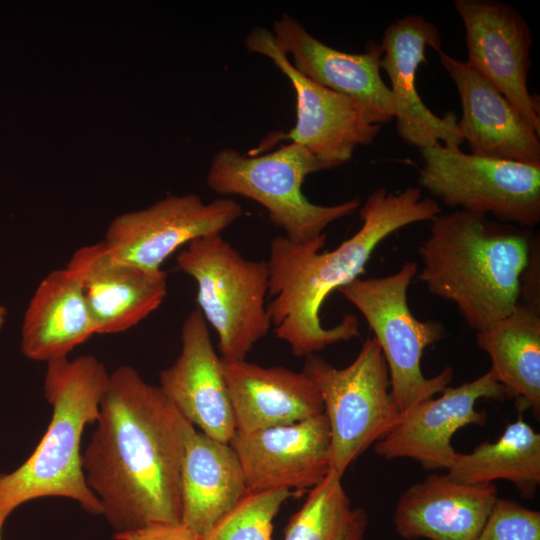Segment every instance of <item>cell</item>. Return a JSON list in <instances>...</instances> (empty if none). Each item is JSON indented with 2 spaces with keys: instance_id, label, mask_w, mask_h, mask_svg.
Masks as SVG:
<instances>
[{
  "instance_id": "25",
  "label": "cell",
  "mask_w": 540,
  "mask_h": 540,
  "mask_svg": "<svg viewBox=\"0 0 540 540\" xmlns=\"http://www.w3.org/2000/svg\"><path fill=\"white\" fill-rule=\"evenodd\" d=\"M446 474L470 485L507 480L524 498H532L540 484V434L519 415L495 442L457 452Z\"/></svg>"
},
{
  "instance_id": "2",
  "label": "cell",
  "mask_w": 540,
  "mask_h": 540,
  "mask_svg": "<svg viewBox=\"0 0 540 540\" xmlns=\"http://www.w3.org/2000/svg\"><path fill=\"white\" fill-rule=\"evenodd\" d=\"M441 213L438 202L423 197L419 187L398 193L375 189L361 206L362 225L332 251L321 252L327 234L307 243L275 236L267 261L271 302L267 305L275 336L286 342L296 357L317 354L328 346L360 335L358 318L345 314L332 327H324L320 311L326 298L363 273L376 247L395 231L431 221Z\"/></svg>"
},
{
  "instance_id": "12",
  "label": "cell",
  "mask_w": 540,
  "mask_h": 540,
  "mask_svg": "<svg viewBox=\"0 0 540 540\" xmlns=\"http://www.w3.org/2000/svg\"><path fill=\"white\" fill-rule=\"evenodd\" d=\"M466 61L489 80L540 135L539 100L528 89L532 34L520 12L497 0H456Z\"/></svg>"
},
{
  "instance_id": "4",
  "label": "cell",
  "mask_w": 540,
  "mask_h": 540,
  "mask_svg": "<svg viewBox=\"0 0 540 540\" xmlns=\"http://www.w3.org/2000/svg\"><path fill=\"white\" fill-rule=\"evenodd\" d=\"M109 374L93 355L47 362L43 390L51 420L29 458L0 475V523L18 506L42 497H64L90 514H102L100 501L86 483L80 450L86 426L98 419Z\"/></svg>"
},
{
  "instance_id": "13",
  "label": "cell",
  "mask_w": 540,
  "mask_h": 540,
  "mask_svg": "<svg viewBox=\"0 0 540 540\" xmlns=\"http://www.w3.org/2000/svg\"><path fill=\"white\" fill-rule=\"evenodd\" d=\"M507 397V390L490 370L473 381L446 387L441 396L402 412L394 428L375 443L374 452L385 459L411 458L428 470H447L457 453L452 436L462 427L483 425L487 420L484 411L476 410V402Z\"/></svg>"
},
{
  "instance_id": "22",
  "label": "cell",
  "mask_w": 540,
  "mask_h": 540,
  "mask_svg": "<svg viewBox=\"0 0 540 540\" xmlns=\"http://www.w3.org/2000/svg\"><path fill=\"white\" fill-rule=\"evenodd\" d=\"M248 492L229 443L188 426L181 466V522L202 537Z\"/></svg>"
},
{
  "instance_id": "24",
  "label": "cell",
  "mask_w": 540,
  "mask_h": 540,
  "mask_svg": "<svg viewBox=\"0 0 540 540\" xmlns=\"http://www.w3.org/2000/svg\"><path fill=\"white\" fill-rule=\"evenodd\" d=\"M495 379L518 408L540 414V304L520 301L504 318L476 334Z\"/></svg>"
},
{
  "instance_id": "9",
  "label": "cell",
  "mask_w": 540,
  "mask_h": 540,
  "mask_svg": "<svg viewBox=\"0 0 540 540\" xmlns=\"http://www.w3.org/2000/svg\"><path fill=\"white\" fill-rule=\"evenodd\" d=\"M420 154L419 188L445 205L523 228L540 221V166L467 154L443 143Z\"/></svg>"
},
{
  "instance_id": "23",
  "label": "cell",
  "mask_w": 540,
  "mask_h": 540,
  "mask_svg": "<svg viewBox=\"0 0 540 540\" xmlns=\"http://www.w3.org/2000/svg\"><path fill=\"white\" fill-rule=\"evenodd\" d=\"M96 334L82 285L67 267L49 273L39 283L26 309L21 351L29 359L67 357Z\"/></svg>"
},
{
  "instance_id": "1",
  "label": "cell",
  "mask_w": 540,
  "mask_h": 540,
  "mask_svg": "<svg viewBox=\"0 0 540 540\" xmlns=\"http://www.w3.org/2000/svg\"><path fill=\"white\" fill-rule=\"evenodd\" d=\"M189 425L159 386L132 366L109 374L82 467L114 533L181 522L180 477Z\"/></svg>"
},
{
  "instance_id": "15",
  "label": "cell",
  "mask_w": 540,
  "mask_h": 540,
  "mask_svg": "<svg viewBox=\"0 0 540 540\" xmlns=\"http://www.w3.org/2000/svg\"><path fill=\"white\" fill-rule=\"evenodd\" d=\"M380 66L390 81L398 136L411 146L423 149L437 143L460 146L464 140L456 116L434 114L416 88V74L426 61V48L441 50L442 36L437 26L419 14H410L391 23L384 31Z\"/></svg>"
},
{
  "instance_id": "20",
  "label": "cell",
  "mask_w": 540,
  "mask_h": 540,
  "mask_svg": "<svg viewBox=\"0 0 540 540\" xmlns=\"http://www.w3.org/2000/svg\"><path fill=\"white\" fill-rule=\"evenodd\" d=\"M497 499L493 483L470 485L432 473L400 495L393 523L408 540H475Z\"/></svg>"
},
{
  "instance_id": "8",
  "label": "cell",
  "mask_w": 540,
  "mask_h": 540,
  "mask_svg": "<svg viewBox=\"0 0 540 540\" xmlns=\"http://www.w3.org/2000/svg\"><path fill=\"white\" fill-rule=\"evenodd\" d=\"M302 371L322 399L330 430L331 471L343 476L401 418L390 390L385 358L372 336L366 338L348 366L336 368L318 354H311L305 357Z\"/></svg>"
},
{
  "instance_id": "5",
  "label": "cell",
  "mask_w": 540,
  "mask_h": 540,
  "mask_svg": "<svg viewBox=\"0 0 540 540\" xmlns=\"http://www.w3.org/2000/svg\"><path fill=\"white\" fill-rule=\"evenodd\" d=\"M327 169L325 163L296 143L263 155H245L225 147L212 158L206 184L219 195L256 201L287 239L307 243L361 205L359 197L335 205H318L307 199L302 192L305 178Z\"/></svg>"
},
{
  "instance_id": "18",
  "label": "cell",
  "mask_w": 540,
  "mask_h": 540,
  "mask_svg": "<svg viewBox=\"0 0 540 540\" xmlns=\"http://www.w3.org/2000/svg\"><path fill=\"white\" fill-rule=\"evenodd\" d=\"M437 54L458 91L462 115L457 125L471 154L540 166L539 134L507 98L467 62L442 49Z\"/></svg>"
},
{
  "instance_id": "32",
  "label": "cell",
  "mask_w": 540,
  "mask_h": 540,
  "mask_svg": "<svg viewBox=\"0 0 540 540\" xmlns=\"http://www.w3.org/2000/svg\"><path fill=\"white\" fill-rule=\"evenodd\" d=\"M3 523H0V540H1V530H2Z\"/></svg>"
},
{
  "instance_id": "11",
  "label": "cell",
  "mask_w": 540,
  "mask_h": 540,
  "mask_svg": "<svg viewBox=\"0 0 540 540\" xmlns=\"http://www.w3.org/2000/svg\"><path fill=\"white\" fill-rule=\"evenodd\" d=\"M248 52L264 55L290 80L296 94L295 126L280 139L306 148L329 169L350 160L358 146H366L380 133L350 98L330 90L298 72L264 27L245 38Z\"/></svg>"
},
{
  "instance_id": "7",
  "label": "cell",
  "mask_w": 540,
  "mask_h": 540,
  "mask_svg": "<svg viewBox=\"0 0 540 540\" xmlns=\"http://www.w3.org/2000/svg\"><path fill=\"white\" fill-rule=\"evenodd\" d=\"M418 263L406 261L394 274L357 278L338 292L362 314L385 358L390 390L401 412L441 393L452 381L453 369L445 367L427 378L421 370L426 347L445 335L436 321H420L411 312L407 291L418 273Z\"/></svg>"
},
{
  "instance_id": "14",
  "label": "cell",
  "mask_w": 540,
  "mask_h": 540,
  "mask_svg": "<svg viewBox=\"0 0 540 540\" xmlns=\"http://www.w3.org/2000/svg\"><path fill=\"white\" fill-rule=\"evenodd\" d=\"M229 444L251 492L311 489L331 471L330 430L324 413L293 424L236 432Z\"/></svg>"
},
{
  "instance_id": "27",
  "label": "cell",
  "mask_w": 540,
  "mask_h": 540,
  "mask_svg": "<svg viewBox=\"0 0 540 540\" xmlns=\"http://www.w3.org/2000/svg\"><path fill=\"white\" fill-rule=\"evenodd\" d=\"M293 492L248 491L200 540H273V520Z\"/></svg>"
},
{
  "instance_id": "31",
  "label": "cell",
  "mask_w": 540,
  "mask_h": 540,
  "mask_svg": "<svg viewBox=\"0 0 540 540\" xmlns=\"http://www.w3.org/2000/svg\"><path fill=\"white\" fill-rule=\"evenodd\" d=\"M7 311L6 308L0 305V330L3 327L6 320Z\"/></svg>"
},
{
  "instance_id": "6",
  "label": "cell",
  "mask_w": 540,
  "mask_h": 540,
  "mask_svg": "<svg viewBox=\"0 0 540 540\" xmlns=\"http://www.w3.org/2000/svg\"><path fill=\"white\" fill-rule=\"evenodd\" d=\"M176 265L196 283L198 309L217 334L222 360H246L272 327L267 261L247 259L222 234H211L184 246Z\"/></svg>"
},
{
  "instance_id": "29",
  "label": "cell",
  "mask_w": 540,
  "mask_h": 540,
  "mask_svg": "<svg viewBox=\"0 0 540 540\" xmlns=\"http://www.w3.org/2000/svg\"><path fill=\"white\" fill-rule=\"evenodd\" d=\"M115 540H200L192 530L182 523L152 524L135 530L114 533Z\"/></svg>"
},
{
  "instance_id": "21",
  "label": "cell",
  "mask_w": 540,
  "mask_h": 540,
  "mask_svg": "<svg viewBox=\"0 0 540 540\" xmlns=\"http://www.w3.org/2000/svg\"><path fill=\"white\" fill-rule=\"evenodd\" d=\"M222 361L236 432L293 424L323 413L320 393L303 371Z\"/></svg>"
},
{
  "instance_id": "26",
  "label": "cell",
  "mask_w": 540,
  "mask_h": 540,
  "mask_svg": "<svg viewBox=\"0 0 540 540\" xmlns=\"http://www.w3.org/2000/svg\"><path fill=\"white\" fill-rule=\"evenodd\" d=\"M352 509L342 476L330 471L310 489L286 526L283 540H335Z\"/></svg>"
},
{
  "instance_id": "28",
  "label": "cell",
  "mask_w": 540,
  "mask_h": 540,
  "mask_svg": "<svg viewBox=\"0 0 540 540\" xmlns=\"http://www.w3.org/2000/svg\"><path fill=\"white\" fill-rule=\"evenodd\" d=\"M475 540H540V512L498 497Z\"/></svg>"
},
{
  "instance_id": "16",
  "label": "cell",
  "mask_w": 540,
  "mask_h": 540,
  "mask_svg": "<svg viewBox=\"0 0 540 540\" xmlns=\"http://www.w3.org/2000/svg\"><path fill=\"white\" fill-rule=\"evenodd\" d=\"M271 32L298 72L350 98L370 124L382 126L394 118L391 92L380 73V43L369 41L363 53L340 51L315 38L287 14L274 21Z\"/></svg>"
},
{
  "instance_id": "19",
  "label": "cell",
  "mask_w": 540,
  "mask_h": 540,
  "mask_svg": "<svg viewBox=\"0 0 540 540\" xmlns=\"http://www.w3.org/2000/svg\"><path fill=\"white\" fill-rule=\"evenodd\" d=\"M79 279L96 334L126 331L157 310L167 274L112 259L100 242L78 249L67 266Z\"/></svg>"
},
{
  "instance_id": "3",
  "label": "cell",
  "mask_w": 540,
  "mask_h": 540,
  "mask_svg": "<svg viewBox=\"0 0 540 540\" xmlns=\"http://www.w3.org/2000/svg\"><path fill=\"white\" fill-rule=\"evenodd\" d=\"M431 222L418 247V280L453 302L477 332L510 314L521 301L522 277L536 250L531 231L461 209Z\"/></svg>"
},
{
  "instance_id": "10",
  "label": "cell",
  "mask_w": 540,
  "mask_h": 540,
  "mask_svg": "<svg viewBox=\"0 0 540 540\" xmlns=\"http://www.w3.org/2000/svg\"><path fill=\"white\" fill-rule=\"evenodd\" d=\"M242 214L240 204L229 197L206 203L197 194L169 195L114 218L101 243L112 259L155 272L179 248L202 236L222 234Z\"/></svg>"
},
{
  "instance_id": "30",
  "label": "cell",
  "mask_w": 540,
  "mask_h": 540,
  "mask_svg": "<svg viewBox=\"0 0 540 540\" xmlns=\"http://www.w3.org/2000/svg\"><path fill=\"white\" fill-rule=\"evenodd\" d=\"M368 525V514L363 508H353L335 540H364Z\"/></svg>"
},
{
  "instance_id": "17",
  "label": "cell",
  "mask_w": 540,
  "mask_h": 540,
  "mask_svg": "<svg viewBox=\"0 0 540 540\" xmlns=\"http://www.w3.org/2000/svg\"><path fill=\"white\" fill-rule=\"evenodd\" d=\"M181 351L159 375V388L194 427L229 443L236 433L223 361L214 349L208 324L198 308L181 328Z\"/></svg>"
}]
</instances>
